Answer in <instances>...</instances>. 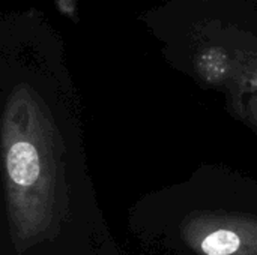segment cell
Wrapping results in <instances>:
<instances>
[{
	"label": "cell",
	"instance_id": "cell-1",
	"mask_svg": "<svg viewBox=\"0 0 257 255\" xmlns=\"http://www.w3.org/2000/svg\"><path fill=\"white\" fill-rule=\"evenodd\" d=\"M5 149L12 203L14 206L18 204V200H26L27 203V197L33 195V191L47 185L44 180L48 179V161L42 156L38 141L27 137L18 138L11 135Z\"/></svg>",
	"mask_w": 257,
	"mask_h": 255
},
{
	"label": "cell",
	"instance_id": "cell-3",
	"mask_svg": "<svg viewBox=\"0 0 257 255\" xmlns=\"http://www.w3.org/2000/svg\"><path fill=\"white\" fill-rule=\"evenodd\" d=\"M199 66L205 78L209 81H220L227 72V57L221 50L212 48L200 57Z\"/></svg>",
	"mask_w": 257,
	"mask_h": 255
},
{
	"label": "cell",
	"instance_id": "cell-2",
	"mask_svg": "<svg viewBox=\"0 0 257 255\" xmlns=\"http://www.w3.org/2000/svg\"><path fill=\"white\" fill-rule=\"evenodd\" d=\"M241 237L230 230H215L205 236L200 248L206 255H233L241 249Z\"/></svg>",
	"mask_w": 257,
	"mask_h": 255
}]
</instances>
